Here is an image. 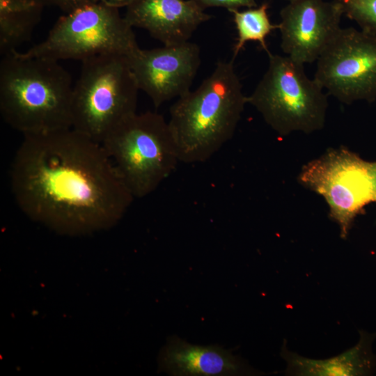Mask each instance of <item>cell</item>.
<instances>
[{
  "mask_svg": "<svg viewBox=\"0 0 376 376\" xmlns=\"http://www.w3.org/2000/svg\"><path fill=\"white\" fill-rule=\"evenodd\" d=\"M23 136L10 184L29 218L67 235L106 230L122 219L134 198L100 143L73 128Z\"/></svg>",
  "mask_w": 376,
  "mask_h": 376,
  "instance_id": "1",
  "label": "cell"
},
{
  "mask_svg": "<svg viewBox=\"0 0 376 376\" xmlns=\"http://www.w3.org/2000/svg\"><path fill=\"white\" fill-rule=\"evenodd\" d=\"M247 103L233 59L218 61L197 88L170 107L168 123L180 162L210 159L233 138Z\"/></svg>",
  "mask_w": 376,
  "mask_h": 376,
  "instance_id": "2",
  "label": "cell"
},
{
  "mask_svg": "<svg viewBox=\"0 0 376 376\" xmlns=\"http://www.w3.org/2000/svg\"><path fill=\"white\" fill-rule=\"evenodd\" d=\"M73 84L59 61L15 50L0 62V113L23 135L72 127Z\"/></svg>",
  "mask_w": 376,
  "mask_h": 376,
  "instance_id": "3",
  "label": "cell"
},
{
  "mask_svg": "<svg viewBox=\"0 0 376 376\" xmlns=\"http://www.w3.org/2000/svg\"><path fill=\"white\" fill-rule=\"evenodd\" d=\"M101 144L134 198L155 191L180 162L169 123L157 112H136Z\"/></svg>",
  "mask_w": 376,
  "mask_h": 376,
  "instance_id": "4",
  "label": "cell"
},
{
  "mask_svg": "<svg viewBox=\"0 0 376 376\" xmlns=\"http://www.w3.org/2000/svg\"><path fill=\"white\" fill-rule=\"evenodd\" d=\"M139 91L127 56L105 54L82 61L73 86L72 128L101 143L136 113Z\"/></svg>",
  "mask_w": 376,
  "mask_h": 376,
  "instance_id": "5",
  "label": "cell"
},
{
  "mask_svg": "<svg viewBox=\"0 0 376 376\" xmlns=\"http://www.w3.org/2000/svg\"><path fill=\"white\" fill-rule=\"evenodd\" d=\"M269 55V65L247 102L277 134H311L322 130L328 107L327 93L288 56Z\"/></svg>",
  "mask_w": 376,
  "mask_h": 376,
  "instance_id": "6",
  "label": "cell"
},
{
  "mask_svg": "<svg viewBox=\"0 0 376 376\" xmlns=\"http://www.w3.org/2000/svg\"><path fill=\"white\" fill-rule=\"evenodd\" d=\"M139 48L132 27L118 8L92 2L65 13L45 40L19 53L58 61H82L105 54L127 57Z\"/></svg>",
  "mask_w": 376,
  "mask_h": 376,
  "instance_id": "7",
  "label": "cell"
},
{
  "mask_svg": "<svg viewBox=\"0 0 376 376\" xmlns=\"http://www.w3.org/2000/svg\"><path fill=\"white\" fill-rule=\"evenodd\" d=\"M297 179L324 198L343 239L357 214L366 205L376 202V161H366L345 147L329 148L308 162Z\"/></svg>",
  "mask_w": 376,
  "mask_h": 376,
  "instance_id": "8",
  "label": "cell"
},
{
  "mask_svg": "<svg viewBox=\"0 0 376 376\" xmlns=\"http://www.w3.org/2000/svg\"><path fill=\"white\" fill-rule=\"evenodd\" d=\"M314 79L340 102L376 100V36L340 28L318 57Z\"/></svg>",
  "mask_w": 376,
  "mask_h": 376,
  "instance_id": "9",
  "label": "cell"
},
{
  "mask_svg": "<svg viewBox=\"0 0 376 376\" xmlns=\"http://www.w3.org/2000/svg\"><path fill=\"white\" fill-rule=\"evenodd\" d=\"M127 60L139 90L158 108L190 91L201 65V49L187 41L150 49L139 48Z\"/></svg>",
  "mask_w": 376,
  "mask_h": 376,
  "instance_id": "10",
  "label": "cell"
},
{
  "mask_svg": "<svg viewBox=\"0 0 376 376\" xmlns=\"http://www.w3.org/2000/svg\"><path fill=\"white\" fill-rule=\"evenodd\" d=\"M339 6L324 0H293L280 11L281 49L303 65L316 61L340 29Z\"/></svg>",
  "mask_w": 376,
  "mask_h": 376,
  "instance_id": "11",
  "label": "cell"
},
{
  "mask_svg": "<svg viewBox=\"0 0 376 376\" xmlns=\"http://www.w3.org/2000/svg\"><path fill=\"white\" fill-rule=\"evenodd\" d=\"M133 28L146 30L164 45L189 41L211 16L192 0H134L124 16Z\"/></svg>",
  "mask_w": 376,
  "mask_h": 376,
  "instance_id": "12",
  "label": "cell"
},
{
  "mask_svg": "<svg viewBox=\"0 0 376 376\" xmlns=\"http://www.w3.org/2000/svg\"><path fill=\"white\" fill-rule=\"evenodd\" d=\"M159 368L171 375H239L248 367L230 351L217 345H191L171 337L161 351Z\"/></svg>",
  "mask_w": 376,
  "mask_h": 376,
  "instance_id": "13",
  "label": "cell"
},
{
  "mask_svg": "<svg viewBox=\"0 0 376 376\" xmlns=\"http://www.w3.org/2000/svg\"><path fill=\"white\" fill-rule=\"evenodd\" d=\"M357 345L327 359H312L289 352L284 346L282 356L288 363L290 375L300 376H364L376 371V357L373 345L376 334L359 331Z\"/></svg>",
  "mask_w": 376,
  "mask_h": 376,
  "instance_id": "14",
  "label": "cell"
},
{
  "mask_svg": "<svg viewBox=\"0 0 376 376\" xmlns=\"http://www.w3.org/2000/svg\"><path fill=\"white\" fill-rule=\"evenodd\" d=\"M45 0H0V54L29 41L40 22Z\"/></svg>",
  "mask_w": 376,
  "mask_h": 376,
  "instance_id": "15",
  "label": "cell"
},
{
  "mask_svg": "<svg viewBox=\"0 0 376 376\" xmlns=\"http://www.w3.org/2000/svg\"><path fill=\"white\" fill-rule=\"evenodd\" d=\"M268 3H263L259 6L244 10L229 11L233 15V21L237 33L233 59L244 48L245 44L250 41L258 42L261 47L269 54L266 38L273 30L279 29V24L271 22L268 15Z\"/></svg>",
  "mask_w": 376,
  "mask_h": 376,
  "instance_id": "16",
  "label": "cell"
},
{
  "mask_svg": "<svg viewBox=\"0 0 376 376\" xmlns=\"http://www.w3.org/2000/svg\"><path fill=\"white\" fill-rule=\"evenodd\" d=\"M360 29L376 36V0H332Z\"/></svg>",
  "mask_w": 376,
  "mask_h": 376,
  "instance_id": "17",
  "label": "cell"
},
{
  "mask_svg": "<svg viewBox=\"0 0 376 376\" xmlns=\"http://www.w3.org/2000/svg\"><path fill=\"white\" fill-rule=\"evenodd\" d=\"M200 8L221 7L228 11L239 10L241 8H253L258 6L256 0H192Z\"/></svg>",
  "mask_w": 376,
  "mask_h": 376,
  "instance_id": "18",
  "label": "cell"
},
{
  "mask_svg": "<svg viewBox=\"0 0 376 376\" xmlns=\"http://www.w3.org/2000/svg\"><path fill=\"white\" fill-rule=\"evenodd\" d=\"M47 5L58 7L65 13L73 10L83 5L96 2L95 0H45Z\"/></svg>",
  "mask_w": 376,
  "mask_h": 376,
  "instance_id": "19",
  "label": "cell"
},
{
  "mask_svg": "<svg viewBox=\"0 0 376 376\" xmlns=\"http://www.w3.org/2000/svg\"><path fill=\"white\" fill-rule=\"evenodd\" d=\"M134 0H95L96 2L102 3L106 6L120 8L122 7H127Z\"/></svg>",
  "mask_w": 376,
  "mask_h": 376,
  "instance_id": "20",
  "label": "cell"
},
{
  "mask_svg": "<svg viewBox=\"0 0 376 376\" xmlns=\"http://www.w3.org/2000/svg\"><path fill=\"white\" fill-rule=\"evenodd\" d=\"M285 1H287L288 2H290V1H292L293 0H285Z\"/></svg>",
  "mask_w": 376,
  "mask_h": 376,
  "instance_id": "21",
  "label": "cell"
}]
</instances>
